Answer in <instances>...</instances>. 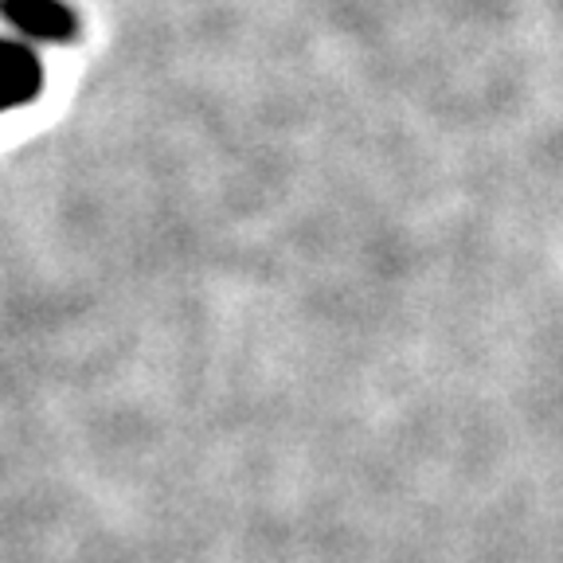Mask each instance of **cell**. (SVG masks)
Here are the masks:
<instances>
[{
    "instance_id": "obj_1",
    "label": "cell",
    "mask_w": 563,
    "mask_h": 563,
    "mask_svg": "<svg viewBox=\"0 0 563 563\" xmlns=\"http://www.w3.org/2000/svg\"><path fill=\"white\" fill-rule=\"evenodd\" d=\"M4 12H9L12 20H16L24 32H35V35H70V16L59 9V4H52V0H12V4H4Z\"/></svg>"
}]
</instances>
